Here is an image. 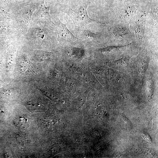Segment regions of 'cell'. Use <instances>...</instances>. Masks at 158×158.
<instances>
[{
  "label": "cell",
  "mask_w": 158,
  "mask_h": 158,
  "mask_svg": "<svg viewBox=\"0 0 158 158\" xmlns=\"http://www.w3.org/2000/svg\"><path fill=\"white\" fill-rule=\"evenodd\" d=\"M88 5L87 3H81L67 6L62 10V12L67 14L73 22L76 34L86 28L89 24L96 23L105 24L107 23L91 19L88 16L87 11Z\"/></svg>",
  "instance_id": "6da1fadb"
},
{
  "label": "cell",
  "mask_w": 158,
  "mask_h": 158,
  "mask_svg": "<svg viewBox=\"0 0 158 158\" xmlns=\"http://www.w3.org/2000/svg\"><path fill=\"white\" fill-rule=\"evenodd\" d=\"M107 29L105 37H110L115 40L131 39L133 37L129 24L116 20L106 24Z\"/></svg>",
  "instance_id": "7a4b0ae2"
},
{
  "label": "cell",
  "mask_w": 158,
  "mask_h": 158,
  "mask_svg": "<svg viewBox=\"0 0 158 158\" xmlns=\"http://www.w3.org/2000/svg\"><path fill=\"white\" fill-rule=\"evenodd\" d=\"M149 12L147 10H138L130 23L132 25L134 34L138 41L143 42L144 40L145 27Z\"/></svg>",
  "instance_id": "3957f363"
},
{
  "label": "cell",
  "mask_w": 158,
  "mask_h": 158,
  "mask_svg": "<svg viewBox=\"0 0 158 158\" xmlns=\"http://www.w3.org/2000/svg\"><path fill=\"white\" fill-rule=\"evenodd\" d=\"M138 10L137 6L134 3L128 2L124 3L116 13L115 20L129 24Z\"/></svg>",
  "instance_id": "277c9868"
},
{
  "label": "cell",
  "mask_w": 158,
  "mask_h": 158,
  "mask_svg": "<svg viewBox=\"0 0 158 158\" xmlns=\"http://www.w3.org/2000/svg\"><path fill=\"white\" fill-rule=\"evenodd\" d=\"M58 37L62 41H74L78 39L68 28L66 25L58 19L57 25Z\"/></svg>",
  "instance_id": "5b68a950"
},
{
  "label": "cell",
  "mask_w": 158,
  "mask_h": 158,
  "mask_svg": "<svg viewBox=\"0 0 158 158\" xmlns=\"http://www.w3.org/2000/svg\"><path fill=\"white\" fill-rule=\"evenodd\" d=\"M148 16L149 17L148 24L150 28L155 30L158 34V3L156 2L152 5L150 12Z\"/></svg>",
  "instance_id": "8992f818"
},
{
  "label": "cell",
  "mask_w": 158,
  "mask_h": 158,
  "mask_svg": "<svg viewBox=\"0 0 158 158\" xmlns=\"http://www.w3.org/2000/svg\"><path fill=\"white\" fill-rule=\"evenodd\" d=\"M93 3L96 2V1H97L98 0H90Z\"/></svg>",
  "instance_id": "52a82bcc"
},
{
  "label": "cell",
  "mask_w": 158,
  "mask_h": 158,
  "mask_svg": "<svg viewBox=\"0 0 158 158\" xmlns=\"http://www.w3.org/2000/svg\"><path fill=\"white\" fill-rule=\"evenodd\" d=\"M136 1H137V0H136Z\"/></svg>",
  "instance_id": "ba28073f"
}]
</instances>
